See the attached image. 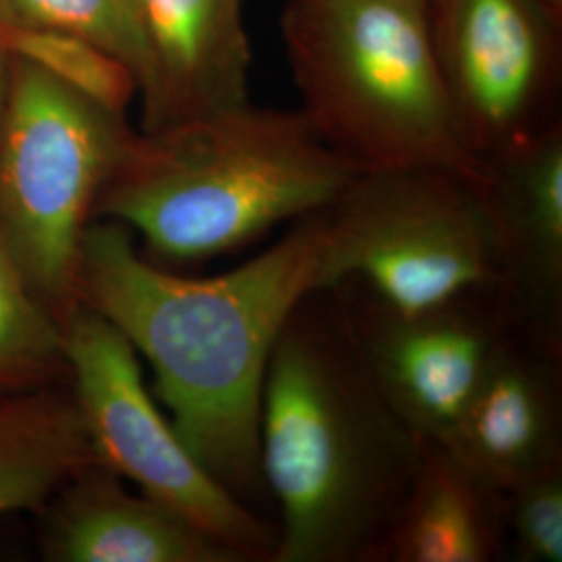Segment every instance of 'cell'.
<instances>
[{
	"mask_svg": "<svg viewBox=\"0 0 562 562\" xmlns=\"http://www.w3.org/2000/svg\"><path fill=\"white\" fill-rule=\"evenodd\" d=\"M327 240L322 206L240 267L183 278L142 257L123 223L94 220L81 238L76 301L146 359L181 442L255 513L271 501L259 446L267 364L296 304L327 288Z\"/></svg>",
	"mask_w": 562,
	"mask_h": 562,
	"instance_id": "1",
	"label": "cell"
},
{
	"mask_svg": "<svg viewBox=\"0 0 562 562\" xmlns=\"http://www.w3.org/2000/svg\"><path fill=\"white\" fill-rule=\"evenodd\" d=\"M259 446L280 513L271 562H373L423 440L371 378L329 288L304 296L276 340Z\"/></svg>",
	"mask_w": 562,
	"mask_h": 562,
	"instance_id": "2",
	"label": "cell"
},
{
	"mask_svg": "<svg viewBox=\"0 0 562 562\" xmlns=\"http://www.w3.org/2000/svg\"><path fill=\"white\" fill-rule=\"evenodd\" d=\"M359 173L301 111L248 101L132 134L94 220L123 223L159 261H209L329 204Z\"/></svg>",
	"mask_w": 562,
	"mask_h": 562,
	"instance_id": "3",
	"label": "cell"
},
{
	"mask_svg": "<svg viewBox=\"0 0 562 562\" xmlns=\"http://www.w3.org/2000/svg\"><path fill=\"white\" fill-rule=\"evenodd\" d=\"M281 41L315 132L359 171L483 181L436 65L422 0H285Z\"/></svg>",
	"mask_w": 562,
	"mask_h": 562,
	"instance_id": "4",
	"label": "cell"
},
{
	"mask_svg": "<svg viewBox=\"0 0 562 562\" xmlns=\"http://www.w3.org/2000/svg\"><path fill=\"white\" fill-rule=\"evenodd\" d=\"M121 115L18 60L0 111V227L30 288L76 301L81 238L130 140Z\"/></svg>",
	"mask_w": 562,
	"mask_h": 562,
	"instance_id": "5",
	"label": "cell"
},
{
	"mask_svg": "<svg viewBox=\"0 0 562 562\" xmlns=\"http://www.w3.org/2000/svg\"><path fill=\"white\" fill-rule=\"evenodd\" d=\"M325 211L327 288L355 280L402 311L492 294L482 181L442 169L361 171Z\"/></svg>",
	"mask_w": 562,
	"mask_h": 562,
	"instance_id": "6",
	"label": "cell"
},
{
	"mask_svg": "<svg viewBox=\"0 0 562 562\" xmlns=\"http://www.w3.org/2000/svg\"><path fill=\"white\" fill-rule=\"evenodd\" d=\"M71 394L97 461L246 562H271L278 527L217 482L181 442L142 378L138 352L101 313L74 301L59 317Z\"/></svg>",
	"mask_w": 562,
	"mask_h": 562,
	"instance_id": "7",
	"label": "cell"
},
{
	"mask_svg": "<svg viewBox=\"0 0 562 562\" xmlns=\"http://www.w3.org/2000/svg\"><path fill=\"white\" fill-rule=\"evenodd\" d=\"M443 92L483 167L559 123L561 15L543 0H425Z\"/></svg>",
	"mask_w": 562,
	"mask_h": 562,
	"instance_id": "8",
	"label": "cell"
},
{
	"mask_svg": "<svg viewBox=\"0 0 562 562\" xmlns=\"http://www.w3.org/2000/svg\"><path fill=\"white\" fill-rule=\"evenodd\" d=\"M329 290L385 401L422 440L448 442L510 331L492 294L402 311L355 280L338 281Z\"/></svg>",
	"mask_w": 562,
	"mask_h": 562,
	"instance_id": "9",
	"label": "cell"
},
{
	"mask_svg": "<svg viewBox=\"0 0 562 562\" xmlns=\"http://www.w3.org/2000/svg\"><path fill=\"white\" fill-rule=\"evenodd\" d=\"M485 169L492 299L510 331L562 355V121Z\"/></svg>",
	"mask_w": 562,
	"mask_h": 562,
	"instance_id": "10",
	"label": "cell"
},
{
	"mask_svg": "<svg viewBox=\"0 0 562 562\" xmlns=\"http://www.w3.org/2000/svg\"><path fill=\"white\" fill-rule=\"evenodd\" d=\"M443 446L503 494L562 469V355L508 331Z\"/></svg>",
	"mask_w": 562,
	"mask_h": 562,
	"instance_id": "11",
	"label": "cell"
},
{
	"mask_svg": "<svg viewBox=\"0 0 562 562\" xmlns=\"http://www.w3.org/2000/svg\"><path fill=\"white\" fill-rule=\"evenodd\" d=\"M150 57L144 130L159 132L250 101L244 0H136Z\"/></svg>",
	"mask_w": 562,
	"mask_h": 562,
	"instance_id": "12",
	"label": "cell"
},
{
	"mask_svg": "<svg viewBox=\"0 0 562 562\" xmlns=\"http://www.w3.org/2000/svg\"><path fill=\"white\" fill-rule=\"evenodd\" d=\"M46 554L60 562H246L102 464L60 490Z\"/></svg>",
	"mask_w": 562,
	"mask_h": 562,
	"instance_id": "13",
	"label": "cell"
},
{
	"mask_svg": "<svg viewBox=\"0 0 562 562\" xmlns=\"http://www.w3.org/2000/svg\"><path fill=\"white\" fill-rule=\"evenodd\" d=\"M508 557L506 494L448 446L422 459L373 562H498Z\"/></svg>",
	"mask_w": 562,
	"mask_h": 562,
	"instance_id": "14",
	"label": "cell"
},
{
	"mask_svg": "<svg viewBox=\"0 0 562 562\" xmlns=\"http://www.w3.org/2000/svg\"><path fill=\"white\" fill-rule=\"evenodd\" d=\"M94 464L74 394L42 385L0 398V515L38 508Z\"/></svg>",
	"mask_w": 562,
	"mask_h": 562,
	"instance_id": "15",
	"label": "cell"
},
{
	"mask_svg": "<svg viewBox=\"0 0 562 562\" xmlns=\"http://www.w3.org/2000/svg\"><path fill=\"white\" fill-rule=\"evenodd\" d=\"M67 371L59 317L30 288L0 227V398Z\"/></svg>",
	"mask_w": 562,
	"mask_h": 562,
	"instance_id": "16",
	"label": "cell"
},
{
	"mask_svg": "<svg viewBox=\"0 0 562 562\" xmlns=\"http://www.w3.org/2000/svg\"><path fill=\"white\" fill-rule=\"evenodd\" d=\"M0 36L4 50L13 53L15 59L41 69L109 113L121 115L138 92L136 78L125 63L78 34L0 23Z\"/></svg>",
	"mask_w": 562,
	"mask_h": 562,
	"instance_id": "17",
	"label": "cell"
},
{
	"mask_svg": "<svg viewBox=\"0 0 562 562\" xmlns=\"http://www.w3.org/2000/svg\"><path fill=\"white\" fill-rule=\"evenodd\" d=\"M0 23L78 34L125 63L138 92L148 80L150 57L136 0H0Z\"/></svg>",
	"mask_w": 562,
	"mask_h": 562,
	"instance_id": "18",
	"label": "cell"
},
{
	"mask_svg": "<svg viewBox=\"0 0 562 562\" xmlns=\"http://www.w3.org/2000/svg\"><path fill=\"white\" fill-rule=\"evenodd\" d=\"M506 536L519 562L562 561V469L506 492Z\"/></svg>",
	"mask_w": 562,
	"mask_h": 562,
	"instance_id": "19",
	"label": "cell"
},
{
	"mask_svg": "<svg viewBox=\"0 0 562 562\" xmlns=\"http://www.w3.org/2000/svg\"><path fill=\"white\" fill-rule=\"evenodd\" d=\"M7 71H4V44H2V36H0V111H2V102H4V94H7Z\"/></svg>",
	"mask_w": 562,
	"mask_h": 562,
	"instance_id": "20",
	"label": "cell"
},
{
	"mask_svg": "<svg viewBox=\"0 0 562 562\" xmlns=\"http://www.w3.org/2000/svg\"><path fill=\"white\" fill-rule=\"evenodd\" d=\"M557 15H561L562 18V0H543Z\"/></svg>",
	"mask_w": 562,
	"mask_h": 562,
	"instance_id": "21",
	"label": "cell"
},
{
	"mask_svg": "<svg viewBox=\"0 0 562 562\" xmlns=\"http://www.w3.org/2000/svg\"><path fill=\"white\" fill-rule=\"evenodd\" d=\"M422 2H425V0H422Z\"/></svg>",
	"mask_w": 562,
	"mask_h": 562,
	"instance_id": "22",
	"label": "cell"
}]
</instances>
